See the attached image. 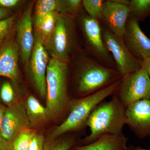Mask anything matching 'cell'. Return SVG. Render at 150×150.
Instances as JSON below:
<instances>
[{"label":"cell","mask_w":150,"mask_h":150,"mask_svg":"<svg viewBox=\"0 0 150 150\" xmlns=\"http://www.w3.org/2000/svg\"><path fill=\"white\" fill-rule=\"evenodd\" d=\"M56 0H39L35 6L34 14V24L37 28L46 15L54 11H56Z\"/></svg>","instance_id":"obj_20"},{"label":"cell","mask_w":150,"mask_h":150,"mask_svg":"<svg viewBox=\"0 0 150 150\" xmlns=\"http://www.w3.org/2000/svg\"><path fill=\"white\" fill-rule=\"evenodd\" d=\"M75 145L73 138L60 137L51 141L45 139L43 150H70Z\"/></svg>","instance_id":"obj_25"},{"label":"cell","mask_w":150,"mask_h":150,"mask_svg":"<svg viewBox=\"0 0 150 150\" xmlns=\"http://www.w3.org/2000/svg\"><path fill=\"white\" fill-rule=\"evenodd\" d=\"M101 28L105 46L114 59L116 69L122 76L142 69V60L132 54L123 38L110 32L102 25Z\"/></svg>","instance_id":"obj_7"},{"label":"cell","mask_w":150,"mask_h":150,"mask_svg":"<svg viewBox=\"0 0 150 150\" xmlns=\"http://www.w3.org/2000/svg\"><path fill=\"white\" fill-rule=\"evenodd\" d=\"M19 54L16 41L7 37L0 46V76L8 78L16 84L21 80L18 67Z\"/></svg>","instance_id":"obj_15"},{"label":"cell","mask_w":150,"mask_h":150,"mask_svg":"<svg viewBox=\"0 0 150 150\" xmlns=\"http://www.w3.org/2000/svg\"><path fill=\"white\" fill-rule=\"evenodd\" d=\"M129 7L139 21L150 17V0H131Z\"/></svg>","instance_id":"obj_22"},{"label":"cell","mask_w":150,"mask_h":150,"mask_svg":"<svg viewBox=\"0 0 150 150\" xmlns=\"http://www.w3.org/2000/svg\"><path fill=\"white\" fill-rule=\"evenodd\" d=\"M0 150H12L11 145L3 139H0Z\"/></svg>","instance_id":"obj_31"},{"label":"cell","mask_w":150,"mask_h":150,"mask_svg":"<svg viewBox=\"0 0 150 150\" xmlns=\"http://www.w3.org/2000/svg\"><path fill=\"white\" fill-rule=\"evenodd\" d=\"M14 83L9 81L4 82L0 88V100L6 107L13 105L20 100V98L15 87Z\"/></svg>","instance_id":"obj_18"},{"label":"cell","mask_w":150,"mask_h":150,"mask_svg":"<svg viewBox=\"0 0 150 150\" xmlns=\"http://www.w3.org/2000/svg\"><path fill=\"white\" fill-rule=\"evenodd\" d=\"M76 18L91 58L103 66L116 69L114 59L103 41L100 23L92 18L86 12H81V10Z\"/></svg>","instance_id":"obj_6"},{"label":"cell","mask_w":150,"mask_h":150,"mask_svg":"<svg viewBox=\"0 0 150 150\" xmlns=\"http://www.w3.org/2000/svg\"><path fill=\"white\" fill-rule=\"evenodd\" d=\"M50 60L43 40L35 34L34 46L27 67L30 80L36 91L44 99L47 97L46 73Z\"/></svg>","instance_id":"obj_9"},{"label":"cell","mask_w":150,"mask_h":150,"mask_svg":"<svg viewBox=\"0 0 150 150\" xmlns=\"http://www.w3.org/2000/svg\"><path fill=\"white\" fill-rule=\"evenodd\" d=\"M30 128L24 101L6 107L3 116L1 134L2 138L11 145L18 134L23 130Z\"/></svg>","instance_id":"obj_10"},{"label":"cell","mask_w":150,"mask_h":150,"mask_svg":"<svg viewBox=\"0 0 150 150\" xmlns=\"http://www.w3.org/2000/svg\"><path fill=\"white\" fill-rule=\"evenodd\" d=\"M33 3H31L14 25L19 54L23 62L27 67L35 43L33 28Z\"/></svg>","instance_id":"obj_11"},{"label":"cell","mask_w":150,"mask_h":150,"mask_svg":"<svg viewBox=\"0 0 150 150\" xmlns=\"http://www.w3.org/2000/svg\"><path fill=\"white\" fill-rule=\"evenodd\" d=\"M121 79L91 94L70 101L68 117L54 129L46 140L55 139L67 132L79 130L85 126L95 108L105 98L115 93Z\"/></svg>","instance_id":"obj_2"},{"label":"cell","mask_w":150,"mask_h":150,"mask_svg":"<svg viewBox=\"0 0 150 150\" xmlns=\"http://www.w3.org/2000/svg\"><path fill=\"white\" fill-rule=\"evenodd\" d=\"M58 13L54 11L49 14L43 19L40 25L35 28V35L41 38L43 43L51 34L56 25Z\"/></svg>","instance_id":"obj_19"},{"label":"cell","mask_w":150,"mask_h":150,"mask_svg":"<svg viewBox=\"0 0 150 150\" xmlns=\"http://www.w3.org/2000/svg\"><path fill=\"white\" fill-rule=\"evenodd\" d=\"M25 112L32 129L41 122L48 120L46 107L33 96H29L24 101Z\"/></svg>","instance_id":"obj_17"},{"label":"cell","mask_w":150,"mask_h":150,"mask_svg":"<svg viewBox=\"0 0 150 150\" xmlns=\"http://www.w3.org/2000/svg\"><path fill=\"white\" fill-rule=\"evenodd\" d=\"M21 2L19 0H0V7L10 10L17 6Z\"/></svg>","instance_id":"obj_28"},{"label":"cell","mask_w":150,"mask_h":150,"mask_svg":"<svg viewBox=\"0 0 150 150\" xmlns=\"http://www.w3.org/2000/svg\"><path fill=\"white\" fill-rule=\"evenodd\" d=\"M131 13L128 6L115 2L113 0L105 1L100 24L110 32L123 37Z\"/></svg>","instance_id":"obj_12"},{"label":"cell","mask_w":150,"mask_h":150,"mask_svg":"<svg viewBox=\"0 0 150 150\" xmlns=\"http://www.w3.org/2000/svg\"><path fill=\"white\" fill-rule=\"evenodd\" d=\"M139 20L131 13L126 23L123 39L134 56L143 60L150 56V38L142 31Z\"/></svg>","instance_id":"obj_13"},{"label":"cell","mask_w":150,"mask_h":150,"mask_svg":"<svg viewBox=\"0 0 150 150\" xmlns=\"http://www.w3.org/2000/svg\"><path fill=\"white\" fill-rule=\"evenodd\" d=\"M127 139L123 134L105 135L83 146H74L70 150H128Z\"/></svg>","instance_id":"obj_16"},{"label":"cell","mask_w":150,"mask_h":150,"mask_svg":"<svg viewBox=\"0 0 150 150\" xmlns=\"http://www.w3.org/2000/svg\"><path fill=\"white\" fill-rule=\"evenodd\" d=\"M45 142L43 134L36 133L31 140L28 150H43Z\"/></svg>","instance_id":"obj_27"},{"label":"cell","mask_w":150,"mask_h":150,"mask_svg":"<svg viewBox=\"0 0 150 150\" xmlns=\"http://www.w3.org/2000/svg\"><path fill=\"white\" fill-rule=\"evenodd\" d=\"M76 17L58 13L55 27L43 42L52 57L69 63L78 49Z\"/></svg>","instance_id":"obj_5"},{"label":"cell","mask_w":150,"mask_h":150,"mask_svg":"<svg viewBox=\"0 0 150 150\" xmlns=\"http://www.w3.org/2000/svg\"><path fill=\"white\" fill-rule=\"evenodd\" d=\"M10 10L3 8L0 7V21L5 19L11 16Z\"/></svg>","instance_id":"obj_30"},{"label":"cell","mask_w":150,"mask_h":150,"mask_svg":"<svg viewBox=\"0 0 150 150\" xmlns=\"http://www.w3.org/2000/svg\"><path fill=\"white\" fill-rule=\"evenodd\" d=\"M5 40H0V46H1V45L2 44V43H3V42H4V41Z\"/></svg>","instance_id":"obj_34"},{"label":"cell","mask_w":150,"mask_h":150,"mask_svg":"<svg viewBox=\"0 0 150 150\" xmlns=\"http://www.w3.org/2000/svg\"><path fill=\"white\" fill-rule=\"evenodd\" d=\"M126 108L115 95L110 100L98 105L86 122L85 126L89 128L90 134L83 143L89 144L105 135L123 134L122 129L126 124Z\"/></svg>","instance_id":"obj_1"},{"label":"cell","mask_w":150,"mask_h":150,"mask_svg":"<svg viewBox=\"0 0 150 150\" xmlns=\"http://www.w3.org/2000/svg\"><path fill=\"white\" fill-rule=\"evenodd\" d=\"M16 15H13L8 18L0 21V40L7 38L16 22Z\"/></svg>","instance_id":"obj_26"},{"label":"cell","mask_w":150,"mask_h":150,"mask_svg":"<svg viewBox=\"0 0 150 150\" xmlns=\"http://www.w3.org/2000/svg\"><path fill=\"white\" fill-rule=\"evenodd\" d=\"M69 63L52 57L46 73L47 97L46 108L48 119L59 117L69 108L68 82Z\"/></svg>","instance_id":"obj_4"},{"label":"cell","mask_w":150,"mask_h":150,"mask_svg":"<svg viewBox=\"0 0 150 150\" xmlns=\"http://www.w3.org/2000/svg\"><path fill=\"white\" fill-rule=\"evenodd\" d=\"M75 88L79 94L87 96L121 79L115 69L100 64L91 57L82 56L75 64Z\"/></svg>","instance_id":"obj_3"},{"label":"cell","mask_w":150,"mask_h":150,"mask_svg":"<svg viewBox=\"0 0 150 150\" xmlns=\"http://www.w3.org/2000/svg\"><path fill=\"white\" fill-rule=\"evenodd\" d=\"M128 150H130V148L129 147V149H128Z\"/></svg>","instance_id":"obj_35"},{"label":"cell","mask_w":150,"mask_h":150,"mask_svg":"<svg viewBox=\"0 0 150 150\" xmlns=\"http://www.w3.org/2000/svg\"><path fill=\"white\" fill-rule=\"evenodd\" d=\"M56 11L59 13L76 17L81 10V0H56Z\"/></svg>","instance_id":"obj_21"},{"label":"cell","mask_w":150,"mask_h":150,"mask_svg":"<svg viewBox=\"0 0 150 150\" xmlns=\"http://www.w3.org/2000/svg\"><path fill=\"white\" fill-rule=\"evenodd\" d=\"M142 69L144 70L150 77V56L142 60Z\"/></svg>","instance_id":"obj_29"},{"label":"cell","mask_w":150,"mask_h":150,"mask_svg":"<svg viewBox=\"0 0 150 150\" xmlns=\"http://www.w3.org/2000/svg\"><path fill=\"white\" fill-rule=\"evenodd\" d=\"M130 148V150H150V149H142V148L140 147H132Z\"/></svg>","instance_id":"obj_33"},{"label":"cell","mask_w":150,"mask_h":150,"mask_svg":"<svg viewBox=\"0 0 150 150\" xmlns=\"http://www.w3.org/2000/svg\"><path fill=\"white\" fill-rule=\"evenodd\" d=\"M126 124L140 137L150 136V100L143 99L128 105Z\"/></svg>","instance_id":"obj_14"},{"label":"cell","mask_w":150,"mask_h":150,"mask_svg":"<svg viewBox=\"0 0 150 150\" xmlns=\"http://www.w3.org/2000/svg\"><path fill=\"white\" fill-rule=\"evenodd\" d=\"M36 133L30 128L21 131L11 144L12 150H28L31 140Z\"/></svg>","instance_id":"obj_23"},{"label":"cell","mask_w":150,"mask_h":150,"mask_svg":"<svg viewBox=\"0 0 150 150\" xmlns=\"http://www.w3.org/2000/svg\"><path fill=\"white\" fill-rule=\"evenodd\" d=\"M116 91V96L126 108L142 100H150V77L142 69L125 75Z\"/></svg>","instance_id":"obj_8"},{"label":"cell","mask_w":150,"mask_h":150,"mask_svg":"<svg viewBox=\"0 0 150 150\" xmlns=\"http://www.w3.org/2000/svg\"><path fill=\"white\" fill-rule=\"evenodd\" d=\"M105 1L103 0H83L82 5L87 14L92 18L100 23L102 18Z\"/></svg>","instance_id":"obj_24"},{"label":"cell","mask_w":150,"mask_h":150,"mask_svg":"<svg viewBox=\"0 0 150 150\" xmlns=\"http://www.w3.org/2000/svg\"><path fill=\"white\" fill-rule=\"evenodd\" d=\"M6 107L2 103L0 100V139H2L1 134V126L3 116L4 114L5 111Z\"/></svg>","instance_id":"obj_32"}]
</instances>
